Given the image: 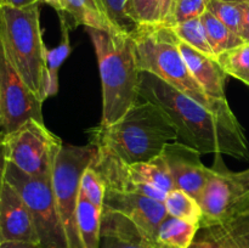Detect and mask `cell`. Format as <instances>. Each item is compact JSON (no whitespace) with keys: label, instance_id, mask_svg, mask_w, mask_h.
<instances>
[{"label":"cell","instance_id":"6da1fadb","mask_svg":"<svg viewBox=\"0 0 249 248\" xmlns=\"http://www.w3.org/2000/svg\"><path fill=\"white\" fill-rule=\"evenodd\" d=\"M139 99L157 105L174 124L178 140L202 155L249 157L245 130L230 107L207 108L147 72H140Z\"/></svg>","mask_w":249,"mask_h":248},{"label":"cell","instance_id":"7a4b0ae2","mask_svg":"<svg viewBox=\"0 0 249 248\" xmlns=\"http://www.w3.org/2000/svg\"><path fill=\"white\" fill-rule=\"evenodd\" d=\"M90 142L126 163H146L162 155L167 143L178 141L169 117L150 101H139L108 125L88 129Z\"/></svg>","mask_w":249,"mask_h":248},{"label":"cell","instance_id":"3957f363","mask_svg":"<svg viewBox=\"0 0 249 248\" xmlns=\"http://www.w3.org/2000/svg\"><path fill=\"white\" fill-rule=\"evenodd\" d=\"M94 45L102 90L101 125L114 123L139 101L140 72L130 32L85 28Z\"/></svg>","mask_w":249,"mask_h":248},{"label":"cell","instance_id":"277c9868","mask_svg":"<svg viewBox=\"0 0 249 248\" xmlns=\"http://www.w3.org/2000/svg\"><path fill=\"white\" fill-rule=\"evenodd\" d=\"M131 33L136 61L141 72L156 75L178 91L209 109L228 108V100H214L203 91L187 68L180 38L172 26L165 23L136 26Z\"/></svg>","mask_w":249,"mask_h":248},{"label":"cell","instance_id":"5b68a950","mask_svg":"<svg viewBox=\"0 0 249 248\" xmlns=\"http://www.w3.org/2000/svg\"><path fill=\"white\" fill-rule=\"evenodd\" d=\"M0 41L12 67L40 99L48 51L40 28V2L0 6Z\"/></svg>","mask_w":249,"mask_h":248},{"label":"cell","instance_id":"8992f818","mask_svg":"<svg viewBox=\"0 0 249 248\" xmlns=\"http://www.w3.org/2000/svg\"><path fill=\"white\" fill-rule=\"evenodd\" d=\"M106 190L139 194L164 203L168 192L175 189L162 155L151 162L126 163L97 148L91 162Z\"/></svg>","mask_w":249,"mask_h":248},{"label":"cell","instance_id":"52a82bcc","mask_svg":"<svg viewBox=\"0 0 249 248\" xmlns=\"http://www.w3.org/2000/svg\"><path fill=\"white\" fill-rule=\"evenodd\" d=\"M5 180L18 191L31 211L40 248H70L53 190V175L36 177L9 162Z\"/></svg>","mask_w":249,"mask_h":248},{"label":"cell","instance_id":"ba28073f","mask_svg":"<svg viewBox=\"0 0 249 248\" xmlns=\"http://www.w3.org/2000/svg\"><path fill=\"white\" fill-rule=\"evenodd\" d=\"M97 153L94 143L63 145L53 170V190L70 248H83L77 224L78 199L83 173Z\"/></svg>","mask_w":249,"mask_h":248},{"label":"cell","instance_id":"9c48e42d","mask_svg":"<svg viewBox=\"0 0 249 248\" xmlns=\"http://www.w3.org/2000/svg\"><path fill=\"white\" fill-rule=\"evenodd\" d=\"M212 174L198 197L202 209L199 226L224 223L249 211V169L231 172L223 155H214Z\"/></svg>","mask_w":249,"mask_h":248},{"label":"cell","instance_id":"30bf717a","mask_svg":"<svg viewBox=\"0 0 249 248\" xmlns=\"http://www.w3.org/2000/svg\"><path fill=\"white\" fill-rule=\"evenodd\" d=\"M62 146V140L44 122L33 118L6 134L7 159L31 177H51Z\"/></svg>","mask_w":249,"mask_h":248},{"label":"cell","instance_id":"8fae6325","mask_svg":"<svg viewBox=\"0 0 249 248\" xmlns=\"http://www.w3.org/2000/svg\"><path fill=\"white\" fill-rule=\"evenodd\" d=\"M43 101L27 87L0 41V130L9 134L28 119H43Z\"/></svg>","mask_w":249,"mask_h":248},{"label":"cell","instance_id":"7c38bea8","mask_svg":"<svg viewBox=\"0 0 249 248\" xmlns=\"http://www.w3.org/2000/svg\"><path fill=\"white\" fill-rule=\"evenodd\" d=\"M201 155L197 150L179 141L167 143L162 152L175 189L186 192L196 199H198L212 174V168L202 163Z\"/></svg>","mask_w":249,"mask_h":248},{"label":"cell","instance_id":"4fadbf2b","mask_svg":"<svg viewBox=\"0 0 249 248\" xmlns=\"http://www.w3.org/2000/svg\"><path fill=\"white\" fill-rule=\"evenodd\" d=\"M102 208L126 216L142 230V232L155 243L157 248L156 235L160 223L168 215L163 202L145 195L106 190Z\"/></svg>","mask_w":249,"mask_h":248},{"label":"cell","instance_id":"5bb4252c","mask_svg":"<svg viewBox=\"0 0 249 248\" xmlns=\"http://www.w3.org/2000/svg\"><path fill=\"white\" fill-rule=\"evenodd\" d=\"M0 240L38 243L31 211L18 191L6 180L0 194Z\"/></svg>","mask_w":249,"mask_h":248},{"label":"cell","instance_id":"9a60e30c","mask_svg":"<svg viewBox=\"0 0 249 248\" xmlns=\"http://www.w3.org/2000/svg\"><path fill=\"white\" fill-rule=\"evenodd\" d=\"M190 248H249V211L224 223L199 226Z\"/></svg>","mask_w":249,"mask_h":248},{"label":"cell","instance_id":"2e32d148","mask_svg":"<svg viewBox=\"0 0 249 248\" xmlns=\"http://www.w3.org/2000/svg\"><path fill=\"white\" fill-rule=\"evenodd\" d=\"M184 60L192 77L209 97L226 100L225 85L228 74L223 71L215 57L199 53L184 41H180Z\"/></svg>","mask_w":249,"mask_h":248},{"label":"cell","instance_id":"e0dca14e","mask_svg":"<svg viewBox=\"0 0 249 248\" xmlns=\"http://www.w3.org/2000/svg\"><path fill=\"white\" fill-rule=\"evenodd\" d=\"M61 40L56 48L46 51L45 72H44L43 87L40 100L45 101L48 97L53 96L58 91V71L66 58L71 55L72 46L70 41V26L65 14H60Z\"/></svg>","mask_w":249,"mask_h":248},{"label":"cell","instance_id":"ac0fdd59","mask_svg":"<svg viewBox=\"0 0 249 248\" xmlns=\"http://www.w3.org/2000/svg\"><path fill=\"white\" fill-rule=\"evenodd\" d=\"M198 229V224L189 223L168 214L156 235L157 248H190Z\"/></svg>","mask_w":249,"mask_h":248},{"label":"cell","instance_id":"d6986e66","mask_svg":"<svg viewBox=\"0 0 249 248\" xmlns=\"http://www.w3.org/2000/svg\"><path fill=\"white\" fill-rule=\"evenodd\" d=\"M102 208L94 206L80 192L77 208V224L83 248H100Z\"/></svg>","mask_w":249,"mask_h":248},{"label":"cell","instance_id":"ffe728a7","mask_svg":"<svg viewBox=\"0 0 249 248\" xmlns=\"http://www.w3.org/2000/svg\"><path fill=\"white\" fill-rule=\"evenodd\" d=\"M201 21L206 29L209 45H211L215 57H218L220 53L245 43L238 34L233 33L208 10L201 16Z\"/></svg>","mask_w":249,"mask_h":248},{"label":"cell","instance_id":"44dd1931","mask_svg":"<svg viewBox=\"0 0 249 248\" xmlns=\"http://www.w3.org/2000/svg\"><path fill=\"white\" fill-rule=\"evenodd\" d=\"M164 206L168 214L174 218L198 225L201 223L202 209L198 201L181 190L174 189L168 192Z\"/></svg>","mask_w":249,"mask_h":248},{"label":"cell","instance_id":"7402d4cb","mask_svg":"<svg viewBox=\"0 0 249 248\" xmlns=\"http://www.w3.org/2000/svg\"><path fill=\"white\" fill-rule=\"evenodd\" d=\"M224 72L249 87V43H243L216 57Z\"/></svg>","mask_w":249,"mask_h":248},{"label":"cell","instance_id":"603a6c76","mask_svg":"<svg viewBox=\"0 0 249 248\" xmlns=\"http://www.w3.org/2000/svg\"><path fill=\"white\" fill-rule=\"evenodd\" d=\"M75 24H82L85 28H96L104 31H118L102 15L95 11L85 0H66V14Z\"/></svg>","mask_w":249,"mask_h":248},{"label":"cell","instance_id":"cb8c5ba5","mask_svg":"<svg viewBox=\"0 0 249 248\" xmlns=\"http://www.w3.org/2000/svg\"><path fill=\"white\" fill-rule=\"evenodd\" d=\"M173 29L178 34L180 40L184 41L185 44L196 49L199 53H203L206 55L212 56V57H215L211 45H209L206 29H204L203 23H202L201 17L175 24V26H173Z\"/></svg>","mask_w":249,"mask_h":248},{"label":"cell","instance_id":"d4e9b609","mask_svg":"<svg viewBox=\"0 0 249 248\" xmlns=\"http://www.w3.org/2000/svg\"><path fill=\"white\" fill-rule=\"evenodd\" d=\"M125 14L135 26L160 23V0H126Z\"/></svg>","mask_w":249,"mask_h":248},{"label":"cell","instance_id":"484cf974","mask_svg":"<svg viewBox=\"0 0 249 248\" xmlns=\"http://www.w3.org/2000/svg\"><path fill=\"white\" fill-rule=\"evenodd\" d=\"M207 10L223 22L233 33H240L242 23V5L241 2H230L224 0H208Z\"/></svg>","mask_w":249,"mask_h":248},{"label":"cell","instance_id":"4316f807","mask_svg":"<svg viewBox=\"0 0 249 248\" xmlns=\"http://www.w3.org/2000/svg\"><path fill=\"white\" fill-rule=\"evenodd\" d=\"M208 0H174L169 19L165 24L175 26L190 19L198 18L207 11Z\"/></svg>","mask_w":249,"mask_h":248},{"label":"cell","instance_id":"83f0119b","mask_svg":"<svg viewBox=\"0 0 249 248\" xmlns=\"http://www.w3.org/2000/svg\"><path fill=\"white\" fill-rule=\"evenodd\" d=\"M80 192L91 202L94 206L102 208L104 207L105 192H106V186L100 177L99 173L89 165L83 173L82 180H80Z\"/></svg>","mask_w":249,"mask_h":248},{"label":"cell","instance_id":"f1b7e54d","mask_svg":"<svg viewBox=\"0 0 249 248\" xmlns=\"http://www.w3.org/2000/svg\"><path fill=\"white\" fill-rule=\"evenodd\" d=\"M105 10L108 21L118 31L131 32L135 28V24L128 18L125 14L126 0H100Z\"/></svg>","mask_w":249,"mask_h":248},{"label":"cell","instance_id":"f546056e","mask_svg":"<svg viewBox=\"0 0 249 248\" xmlns=\"http://www.w3.org/2000/svg\"><path fill=\"white\" fill-rule=\"evenodd\" d=\"M7 164V147H6V134L0 130V194L5 184V175H6Z\"/></svg>","mask_w":249,"mask_h":248},{"label":"cell","instance_id":"4dcf8cb0","mask_svg":"<svg viewBox=\"0 0 249 248\" xmlns=\"http://www.w3.org/2000/svg\"><path fill=\"white\" fill-rule=\"evenodd\" d=\"M100 248H147V247L135 245V243L126 242V241H122L114 237H101Z\"/></svg>","mask_w":249,"mask_h":248},{"label":"cell","instance_id":"1f68e13d","mask_svg":"<svg viewBox=\"0 0 249 248\" xmlns=\"http://www.w3.org/2000/svg\"><path fill=\"white\" fill-rule=\"evenodd\" d=\"M241 5H242V23L238 35L245 43H249V2H241Z\"/></svg>","mask_w":249,"mask_h":248},{"label":"cell","instance_id":"d6a6232c","mask_svg":"<svg viewBox=\"0 0 249 248\" xmlns=\"http://www.w3.org/2000/svg\"><path fill=\"white\" fill-rule=\"evenodd\" d=\"M174 0H160V23H167L169 19Z\"/></svg>","mask_w":249,"mask_h":248},{"label":"cell","instance_id":"836d02e7","mask_svg":"<svg viewBox=\"0 0 249 248\" xmlns=\"http://www.w3.org/2000/svg\"><path fill=\"white\" fill-rule=\"evenodd\" d=\"M0 248H40L38 243L22 241H5L0 243Z\"/></svg>","mask_w":249,"mask_h":248},{"label":"cell","instance_id":"e575fe53","mask_svg":"<svg viewBox=\"0 0 249 248\" xmlns=\"http://www.w3.org/2000/svg\"><path fill=\"white\" fill-rule=\"evenodd\" d=\"M39 2V0H0V6L26 7Z\"/></svg>","mask_w":249,"mask_h":248},{"label":"cell","instance_id":"d590c367","mask_svg":"<svg viewBox=\"0 0 249 248\" xmlns=\"http://www.w3.org/2000/svg\"><path fill=\"white\" fill-rule=\"evenodd\" d=\"M39 2H44L55 9L58 14H66V0H39Z\"/></svg>","mask_w":249,"mask_h":248},{"label":"cell","instance_id":"8d00e7d4","mask_svg":"<svg viewBox=\"0 0 249 248\" xmlns=\"http://www.w3.org/2000/svg\"><path fill=\"white\" fill-rule=\"evenodd\" d=\"M95 1H96V4H97V6H99V9H100V11H101V14L104 15L105 17H106L107 18V16H106V14H105V10H104V7H102V4H101V1H100V0H95ZM108 19V18H107Z\"/></svg>","mask_w":249,"mask_h":248},{"label":"cell","instance_id":"74e56055","mask_svg":"<svg viewBox=\"0 0 249 248\" xmlns=\"http://www.w3.org/2000/svg\"><path fill=\"white\" fill-rule=\"evenodd\" d=\"M224 1H230V2H246V0H224Z\"/></svg>","mask_w":249,"mask_h":248},{"label":"cell","instance_id":"f35d334b","mask_svg":"<svg viewBox=\"0 0 249 248\" xmlns=\"http://www.w3.org/2000/svg\"><path fill=\"white\" fill-rule=\"evenodd\" d=\"M246 2H249V0H246Z\"/></svg>","mask_w":249,"mask_h":248},{"label":"cell","instance_id":"ab89813d","mask_svg":"<svg viewBox=\"0 0 249 248\" xmlns=\"http://www.w3.org/2000/svg\"><path fill=\"white\" fill-rule=\"evenodd\" d=\"M0 243H1V240H0Z\"/></svg>","mask_w":249,"mask_h":248}]
</instances>
